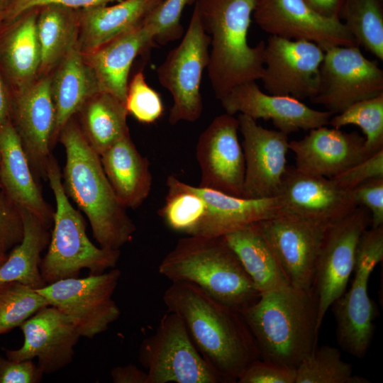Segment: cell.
<instances>
[{
  "instance_id": "1",
  "label": "cell",
  "mask_w": 383,
  "mask_h": 383,
  "mask_svg": "<svg viewBox=\"0 0 383 383\" xmlns=\"http://www.w3.org/2000/svg\"><path fill=\"white\" fill-rule=\"evenodd\" d=\"M169 311L184 322L199 353L225 382H237L242 371L261 358L241 313L216 300L199 287L174 282L163 294Z\"/></svg>"
},
{
  "instance_id": "2",
  "label": "cell",
  "mask_w": 383,
  "mask_h": 383,
  "mask_svg": "<svg viewBox=\"0 0 383 383\" xmlns=\"http://www.w3.org/2000/svg\"><path fill=\"white\" fill-rule=\"evenodd\" d=\"M65 152L63 187L87 217L100 247L120 250L130 242L136 227L116 195L100 155L91 147L74 116L58 139Z\"/></svg>"
},
{
  "instance_id": "3",
  "label": "cell",
  "mask_w": 383,
  "mask_h": 383,
  "mask_svg": "<svg viewBox=\"0 0 383 383\" xmlns=\"http://www.w3.org/2000/svg\"><path fill=\"white\" fill-rule=\"evenodd\" d=\"M261 358L296 368L317 348L318 301L314 289L290 284L260 294L240 311Z\"/></svg>"
},
{
  "instance_id": "4",
  "label": "cell",
  "mask_w": 383,
  "mask_h": 383,
  "mask_svg": "<svg viewBox=\"0 0 383 383\" xmlns=\"http://www.w3.org/2000/svg\"><path fill=\"white\" fill-rule=\"evenodd\" d=\"M256 0H196L202 26L211 38L208 75L220 100L235 87L260 79L265 41L248 45Z\"/></svg>"
},
{
  "instance_id": "5",
  "label": "cell",
  "mask_w": 383,
  "mask_h": 383,
  "mask_svg": "<svg viewBox=\"0 0 383 383\" xmlns=\"http://www.w3.org/2000/svg\"><path fill=\"white\" fill-rule=\"evenodd\" d=\"M158 272L172 282L194 284L239 311L261 294L223 236L180 238L161 261Z\"/></svg>"
},
{
  "instance_id": "6",
  "label": "cell",
  "mask_w": 383,
  "mask_h": 383,
  "mask_svg": "<svg viewBox=\"0 0 383 383\" xmlns=\"http://www.w3.org/2000/svg\"><path fill=\"white\" fill-rule=\"evenodd\" d=\"M46 179L55 199L53 230L48 251L41 260L40 271L46 284L77 277L81 270L98 274L115 268L120 250L96 247L86 233V223L71 204L63 187L57 161L51 154L46 166Z\"/></svg>"
},
{
  "instance_id": "7",
  "label": "cell",
  "mask_w": 383,
  "mask_h": 383,
  "mask_svg": "<svg viewBox=\"0 0 383 383\" xmlns=\"http://www.w3.org/2000/svg\"><path fill=\"white\" fill-rule=\"evenodd\" d=\"M382 260L383 226L367 228L357 245L352 286L331 305L337 342L344 351L357 358L365 355L373 338L377 309L369 296L368 282Z\"/></svg>"
},
{
  "instance_id": "8",
  "label": "cell",
  "mask_w": 383,
  "mask_h": 383,
  "mask_svg": "<svg viewBox=\"0 0 383 383\" xmlns=\"http://www.w3.org/2000/svg\"><path fill=\"white\" fill-rule=\"evenodd\" d=\"M138 359L146 369L147 383H223L198 350L181 318L172 311L143 340Z\"/></svg>"
},
{
  "instance_id": "9",
  "label": "cell",
  "mask_w": 383,
  "mask_h": 383,
  "mask_svg": "<svg viewBox=\"0 0 383 383\" xmlns=\"http://www.w3.org/2000/svg\"><path fill=\"white\" fill-rule=\"evenodd\" d=\"M211 38L205 32L194 6L191 20L180 43L171 50L157 69L160 84L172 96L169 123L194 122L203 111L200 85L209 60Z\"/></svg>"
},
{
  "instance_id": "10",
  "label": "cell",
  "mask_w": 383,
  "mask_h": 383,
  "mask_svg": "<svg viewBox=\"0 0 383 383\" xmlns=\"http://www.w3.org/2000/svg\"><path fill=\"white\" fill-rule=\"evenodd\" d=\"M121 275L120 270L113 268L86 277L62 279L36 290L73 323L81 337L93 338L120 316L113 294Z\"/></svg>"
},
{
  "instance_id": "11",
  "label": "cell",
  "mask_w": 383,
  "mask_h": 383,
  "mask_svg": "<svg viewBox=\"0 0 383 383\" xmlns=\"http://www.w3.org/2000/svg\"><path fill=\"white\" fill-rule=\"evenodd\" d=\"M318 92L310 101L339 113L353 104L383 93V71L358 46H332L323 50Z\"/></svg>"
},
{
  "instance_id": "12",
  "label": "cell",
  "mask_w": 383,
  "mask_h": 383,
  "mask_svg": "<svg viewBox=\"0 0 383 383\" xmlns=\"http://www.w3.org/2000/svg\"><path fill=\"white\" fill-rule=\"evenodd\" d=\"M255 225L289 284L301 290L313 289L319 252L331 224H322L282 212Z\"/></svg>"
},
{
  "instance_id": "13",
  "label": "cell",
  "mask_w": 383,
  "mask_h": 383,
  "mask_svg": "<svg viewBox=\"0 0 383 383\" xmlns=\"http://www.w3.org/2000/svg\"><path fill=\"white\" fill-rule=\"evenodd\" d=\"M371 224L369 210L357 206L328 228L319 252L313 289L318 301L319 330L326 312L345 292L354 270L357 245Z\"/></svg>"
},
{
  "instance_id": "14",
  "label": "cell",
  "mask_w": 383,
  "mask_h": 383,
  "mask_svg": "<svg viewBox=\"0 0 383 383\" xmlns=\"http://www.w3.org/2000/svg\"><path fill=\"white\" fill-rule=\"evenodd\" d=\"M323 57V50L314 43L270 35L263 52L264 88L273 95L311 99L318 90Z\"/></svg>"
},
{
  "instance_id": "15",
  "label": "cell",
  "mask_w": 383,
  "mask_h": 383,
  "mask_svg": "<svg viewBox=\"0 0 383 383\" xmlns=\"http://www.w3.org/2000/svg\"><path fill=\"white\" fill-rule=\"evenodd\" d=\"M252 17L270 35L308 40L323 50L358 46L340 19L318 14L303 0H256Z\"/></svg>"
},
{
  "instance_id": "16",
  "label": "cell",
  "mask_w": 383,
  "mask_h": 383,
  "mask_svg": "<svg viewBox=\"0 0 383 383\" xmlns=\"http://www.w3.org/2000/svg\"><path fill=\"white\" fill-rule=\"evenodd\" d=\"M238 131V118L226 113L215 117L201 133L196 147L199 187L243 196L245 162Z\"/></svg>"
},
{
  "instance_id": "17",
  "label": "cell",
  "mask_w": 383,
  "mask_h": 383,
  "mask_svg": "<svg viewBox=\"0 0 383 383\" xmlns=\"http://www.w3.org/2000/svg\"><path fill=\"white\" fill-rule=\"evenodd\" d=\"M237 118L245 162L242 197H276L287 167L288 135L265 128L242 113Z\"/></svg>"
},
{
  "instance_id": "18",
  "label": "cell",
  "mask_w": 383,
  "mask_h": 383,
  "mask_svg": "<svg viewBox=\"0 0 383 383\" xmlns=\"http://www.w3.org/2000/svg\"><path fill=\"white\" fill-rule=\"evenodd\" d=\"M50 81V74L42 76L27 87L12 92L11 109V123L32 171L45 179L55 123Z\"/></svg>"
},
{
  "instance_id": "19",
  "label": "cell",
  "mask_w": 383,
  "mask_h": 383,
  "mask_svg": "<svg viewBox=\"0 0 383 383\" xmlns=\"http://www.w3.org/2000/svg\"><path fill=\"white\" fill-rule=\"evenodd\" d=\"M19 327L23 343L18 349L6 350L8 359H37L36 365L44 374L59 371L72 362L81 336L73 323L54 306L41 309Z\"/></svg>"
},
{
  "instance_id": "20",
  "label": "cell",
  "mask_w": 383,
  "mask_h": 383,
  "mask_svg": "<svg viewBox=\"0 0 383 383\" xmlns=\"http://www.w3.org/2000/svg\"><path fill=\"white\" fill-rule=\"evenodd\" d=\"M282 212L311 221L331 225L357 205L353 191L332 179L287 167L277 196Z\"/></svg>"
},
{
  "instance_id": "21",
  "label": "cell",
  "mask_w": 383,
  "mask_h": 383,
  "mask_svg": "<svg viewBox=\"0 0 383 383\" xmlns=\"http://www.w3.org/2000/svg\"><path fill=\"white\" fill-rule=\"evenodd\" d=\"M255 82L239 84L220 99L226 113L271 121L277 130L288 135L328 125L332 113L313 109L291 96L265 94Z\"/></svg>"
},
{
  "instance_id": "22",
  "label": "cell",
  "mask_w": 383,
  "mask_h": 383,
  "mask_svg": "<svg viewBox=\"0 0 383 383\" xmlns=\"http://www.w3.org/2000/svg\"><path fill=\"white\" fill-rule=\"evenodd\" d=\"M296 169L308 174L334 177L370 155L365 137L356 131L346 133L326 126L310 130L299 140L289 141Z\"/></svg>"
},
{
  "instance_id": "23",
  "label": "cell",
  "mask_w": 383,
  "mask_h": 383,
  "mask_svg": "<svg viewBox=\"0 0 383 383\" xmlns=\"http://www.w3.org/2000/svg\"><path fill=\"white\" fill-rule=\"evenodd\" d=\"M0 183L1 191L18 208L50 228L54 211L43 198L11 120L0 125Z\"/></svg>"
},
{
  "instance_id": "24",
  "label": "cell",
  "mask_w": 383,
  "mask_h": 383,
  "mask_svg": "<svg viewBox=\"0 0 383 383\" xmlns=\"http://www.w3.org/2000/svg\"><path fill=\"white\" fill-rule=\"evenodd\" d=\"M154 37V30L143 23L90 52L82 53L94 71L101 91L125 103L133 62L155 44Z\"/></svg>"
},
{
  "instance_id": "25",
  "label": "cell",
  "mask_w": 383,
  "mask_h": 383,
  "mask_svg": "<svg viewBox=\"0 0 383 383\" xmlns=\"http://www.w3.org/2000/svg\"><path fill=\"white\" fill-rule=\"evenodd\" d=\"M38 11L39 9L26 11L0 30V72L12 92L30 85L39 76Z\"/></svg>"
},
{
  "instance_id": "26",
  "label": "cell",
  "mask_w": 383,
  "mask_h": 383,
  "mask_svg": "<svg viewBox=\"0 0 383 383\" xmlns=\"http://www.w3.org/2000/svg\"><path fill=\"white\" fill-rule=\"evenodd\" d=\"M206 205L205 217L195 235L220 237L282 212L277 197L246 199L195 187Z\"/></svg>"
},
{
  "instance_id": "27",
  "label": "cell",
  "mask_w": 383,
  "mask_h": 383,
  "mask_svg": "<svg viewBox=\"0 0 383 383\" xmlns=\"http://www.w3.org/2000/svg\"><path fill=\"white\" fill-rule=\"evenodd\" d=\"M162 1L122 0L79 9V50L87 54L139 27Z\"/></svg>"
},
{
  "instance_id": "28",
  "label": "cell",
  "mask_w": 383,
  "mask_h": 383,
  "mask_svg": "<svg viewBox=\"0 0 383 383\" xmlns=\"http://www.w3.org/2000/svg\"><path fill=\"white\" fill-rule=\"evenodd\" d=\"M50 89L55 109L52 148L63 126L93 95L101 91L94 71L78 46L72 48L50 73Z\"/></svg>"
},
{
  "instance_id": "29",
  "label": "cell",
  "mask_w": 383,
  "mask_h": 383,
  "mask_svg": "<svg viewBox=\"0 0 383 383\" xmlns=\"http://www.w3.org/2000/svg\"><path fill=\"white\" fill-rule=\"evenodd\" d=\"M105 174L121 203L135 209L148 198L152 184L150 162L137 150L130 135L100 155Z\"/></svg>"
},
{
  "instance_id": "30",
  "label": "cell",
  "mask_w": 383,
  "mask_h": 383,
  "mask_svg": "<svg viewBox=\"0 0 383 383\" xmlns=\"http://www.w3.org/2000/svg\"><path fill=\"white\" fill-rule=\"evenodd\" d=\"M125 103L115 96L99 91L91 96L74 116L91 147L102 155L130 135Z\"/></svg>"
},
{
  "instance_id": "31",
  "label": "cell",
  "mask_w": 383,
  "mask_h": 383,
  "mask_svg": "<svg viewBox=\"0 0 383 383\" xmlns=\"http://www.w3.org/2000/svg\"><path fill=\"white\" fill-rule=\"evenodd\" d=\"M223 238L260 294L289 284L255 223Z\"/></svg>"
},
{
  "instance_id": "32",
  "label": "cell",
  "mask_w": 383,
  "mask_h": 383,
  "mask_svg": "<svg viewBox=\"0 0 383 383\" xmlns=\"http://www.w3.org/2000/svg\"><path fill=\"white\" fill-rule=\"evenodd\" d=\"M21 211L23 221V239L0 265V284L18 282L38 289L46 285L40 274V265L41 253L48 246L50 234L49 228L35 216L26 210Z\"/></svg>"
},
{
  "instance_id": "33",
  "label": "cell",
  "mask_w": 383,
  "mask_h": 383,
  "mask_svg": "<svg viewBox=\"0 0 383 383\" xmlns=\"http://www.w3.org/2000/svg\"><path fill=\"white\" fill-rule=\"evenodd\" d=\"M36 28L40 50V77L50 74L77 45L79 10L60 6L41 7Z\"/></svg>"
},
{
  "instance_id": "34",
  "label": "cell",
  "mask_w": 383,
  "mask_h": 383,
  "mask_svg": "<svg viewBox=\"0 0 383 383\" xmlns=\"http://www.w3.org/2000/svg\"><path fill=\"white\" fill-rule=\"evenodd\" d=\"M165 203L160 216L172 231L195 235L206 212V205L195 186L182 182L174 175L167 177Z\"/></svg>"
},
{
  "instance_id": "35",
  "label": "cell",
  "mask_w": 383,
  "mask_h": 383,
  "mask_svg": "<svg viewBox=\"0 0 383 383\" xmlns=\"http://www.w3.org/2000/svg\"><path fill=\"white\" fill-rule=\"evenodd\" d=\"M340 19L358 45L383 60V0H346Z\"/></svg>"
},
{
  "instance_id": "36",
  "label": "cell",
  "mask_w": 383,
  "mask_h": 383,
  "mask_svg": "<svg viewBox=\"0 0 383 383\" xmlns=\"http://www.w3.org/2000/svg\"><path fill=\"white\" fill-rule=\"evenodd\" d=\"M365 377L353 374V366L341 358L340 350L322 345L296 368L295 383H368Z\"/></svg>"
},
{
  "instance_id": "37",
  "label": "cell",
  "mask_w": 383,
  "mask_h": 383,
  "mask_svg": "<svg viewBox=\"0 0 383 383\" xmlns=\"http://www.w3.org/2000/svg\"><path fill=\"white\" fill-rule=\"evenodd\" d=\"M333 128L358 126L365 134V145L370 155L383 149V93L355 102L330 118Z\"/></svg>"
},
{
  "instance_id": "38",
  "label": "cell",
  "mask_w": 383,
  "mask_h": 383,
  "mask_svg": "<svg viewBox=\"0 0 383 383\" xmlns=\"http://www.w3.org/2000/svg\"><path fill=\"white\" fill-rule=\"evenodd\" d=\"M48 305L36 289L26 284L18 282L0 284V335L19 327Z\"/></svg>"
},
{
  "instance_id": "39",
  "label": "cell",
  "mask_w": 383,
  "mask_h": 383,
  "mask_svg": "<svg viewBox=\"0 0 383 383\" xmlns=\"http://www.w3.org/2000/svg\"><path fill=\"white\" fill-rule=\"evenodd\" d=\"M125 106L128 114L145 124L155 123L164 112L160 96L148 85L142 71L137 72L128 82Z\"/></svg>"
},
{
  "instance_id": "40",
  "label": "cell",
  "mask_w": 383,
  "mask_h": 383,
  "mask_svg": "<svg viewBox=\"0 0 383 383\" xmlns=\"http://www.w3.org/2000/svg\"><path fill=\"white\" fill-rule=\"evenodd\" d=\"M192 2L193 0H163L147 16L143 23L154 30L155 44L165 45L182 37L181 16L185 6Z\"/></svg>"
},
{
  "instance_id": "41",
  "label": "cell",
  "mask_w": 383,
  "mask_h": 383,
  "mask_svg": "<svg viewBox=\"0 0 383 383\" xmlns=\"http://www.w3.org/2000/svg\"><path fill=\"white\" fill-rule=\"evenodd\" d=\"M296 369L262 358L250 362L238 383H295Z\"/></svg>"
},
{
  "instance_id": "42",
  "label": "cell",
  "mask_w": 383,
  "mask_h": 383,
  "mask_svg": "<svg viewBox=\"0 0 383 383\" xmlns=\"http://www.w3.org/2000/svg\"><path fill=\"white\" fill-rule=\"evenodd\" d=\"M23 236V221L18 208L0 192V251L4 253L18 245Z\"/></svg>"
},
{
  "instance_id": "43",
  "label": "cell",
  "mask_w": 383,
  "mask_h": 383,
  "mask_svg": "<svg viewBox=\"0 0 383 383\" xmlns=\"http://www.w3.org/2000/svg\"><path fill=\"white\" fill-rule=\"evenodd\" d=\"M352 191L356 204L369 210L371 227L383 226V177L370 179Z\"/></svg>"
},
{
  "instance_id": "44",
  "label": "cell",
  "mask_w": 383,
  "mask_h": 383,
  "mask_svg": "<svg viewBox=\"0 0 383 383\" xmlns=\"http://www.w3.org/2000/svg\"><path fill=\"white\" fill-rule=\"evenodd\" d=\"M377 177H383V149L331 179L340 187L352 190Z\"/></svg>"
},
{
  "instance_id": "45",
  "label": "cell",
  "mask_w": 383,
  "mask_h": 383,
  "mask_svg": "<svg viewBox=\"0 0 383 383\" xmlns=\"http://www.w3.org/2000/svg\"><path fill=\"white\" fill-rule=\"evenodd\" d=\"M121 1L122 0H12L6 13V23L12 21L26 11L46 6H60L79 10L108 5Z\"/></svg>"
},
{
  "instance_id": "46",
  "label": "cell",
  "mask_w": 383,
  "mask_h": 383,
  "mask_svg": "<svg viewBox=\"0 0 383 383\" xmlns=\"http://www.w3.org/2000/svg\"><path fill=\"white\" fill-rule=\"evenodd\" d=\"M43 375L33 360L16 361L0 356V383H38Z\"/></svg>"
},
{
  "instance_id": "47",
  "label": "cell",
  "mask_w": 383,
  "mask_h": 383,
  "mask_svg": "<svg viewBox=\"0 0 383 383\" xmlns=\"http://www.w3.org/2000/svg\"><path fill=\"white\" fill-rule=\"evenodd\" d=\"M111 377L113 383H147L148 374L136 365L128 364L113 367Z\"/></svg>"
},
{
  "instance_id": "48",
  "label": "cell",
  "mask_w": 383,
  "mask_h": 383,
  "mask_svg": "<svg viewBox=\"0 0 383 383\" xmlns=\"http://www.w3.org/2000/svg\"><path fill=\"white\" fill-rule=\"evenodd\" d=\"M318 14L331 18L340 19L346 0H303Z\"/></svg>"
},
{
  "instance_id": "49",
  "label": "cell",
  "mask_w": 383,
  "mask_h": 383,
  "mask_svg": "<svg viewBox=\"0 0 383 383\" xmlns=\"http://www.w3.org/2000/svg\"><path fill=\"white\" fill-rule=\"evenodd\" d=\"M12 91L0 72V125L11 120Z\"/></svg>"
},
{
  "instance_id": "50",
  "label": "cell",
  "mask_w": 383,
  "mask_h": 383,
  "mask_svg": "<svg viewBox=\"0 0 383 383\" xmlns=\"http://www.w3.org/2000/svg\"><path fill=\"white\" fill-rule=\"evenodd\" d=\"M12 0H0V30L6 24V16Z\"/></svg>"
},
{
  "instance_id": "51",
  "label": "cell",
  "mask_w": 383,
  "mask_h": 383,
  "mask_svg": "<svg viewBox=\"0 0 383 383\" xmlns=\"http://www.w3.org/2000/svg\"><path fill=\"white\" fill-rule=\"evenodd\" d=\"M6 253L0 251V265L6 260Z\"/></svg>"
},
{
  "instance_id": "52",
  "label": "cell",
  "mask_w": 383,
  "mask_h": 383,
  "mask_svg": "<svg viewBox=\"0 0 383 383\" xmlns=\"http://www.w3.org/2000/svg\"><path fill=\"white\" fill-rule=\"evenodd\" d=\"M1 192V183H0V192Z\"/></svg>"
}]
</instances>
